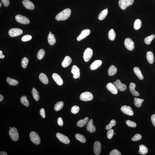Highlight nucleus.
I'll list each match as a JSON object with an SVG mask.
<instances>
[{
    "mask_svg": "<svg viewBox=\"0 0 155 155\" xmlns=\"http://www.w3.org/2000/svg\"><path fill=\"white\" fill-rule=\"evenodd\" d=\"M79 110H80V108H79L78 106L75 105L72 107L71 109V112L73 114H76L79 112Z\"/></svg>",
    "mask_w": 155,
    "mask_h": 155,
    "instance_id": "79ce46f5",
    "label": "nucleus"
},
{
    "mask_svg": "<svg viewBox=\"0 0 155 155\" xmlns=\"http://www.w3.org/2000/svg\"><path fill=\"white\" fill-rule=\"evenodd\" d=\"M121 110L124 114L129 115V116H132L134 114L132 109L129 106L126 105L123 106L121 107Z\"/></svg>",
    "mask_w": 155,
    "mask_h": 155,
    "instance_id": "9d476101",
    "label": "nucleus"
},
{
    "mask_svg": "<svg viewBox=\"0 0 155 155\" xmlns=\"http://www.w3.org/2000/svg\"><path fill=\"white\" fill-rule=\"evenodd\" d=\"M93 52L91 48H88L85 50L84 53L83 58L86 62L89 61L93 55Z\"/></svg>",
    "mask_w": 155,
    "mask_h": 155,
    "instance_id": "0eeeda50",
    "label": "nucleus"
},
{
    "mask_svg": "<svg viewBox=\"0 0 155 155\" xmlns=\"http://www.w3.org/2000/svg\"><path fill=\"white\" fill-rule=\"evenodd\" d=\"M115 134H116V133H114Z\"/></svg>",
    "mask_w": 155,
    "mask_h": 155,
    "instance_id": "0e129e2a",
    "label": "nucleus"
},
{
    "mask_svg": "<svg viewBox=\"0 0 155 155\" xmlns=\"http://www.w3.org/2000/svg\"><path fill=\"white\" fill-rule=\"evenodd\" d=\"M142 22L139 19H136L134 23V28L135 30H138L141 27Z\"/></svg>",
    "mask_w": 155,
    "mask_h": 155,
    "instance_id": "f704fd0d",
    "label": "nucleus"
},
{
    "mask_svg": "<svg viewBox=\"0 0 155 155\" xmlns=\"http://www.w3.org/2000/svg\"><path fill=\"white\" fill-rule=\"evenodd\" d=\"M30 140L33 143L36 145H38L41 142L40 138L36 133L35 131H32L30 134Z\"/></svg>",
    "mask_w": 155,
    "mask_h": 155,
    "instance_id": "20e7f679",
    "label": "nucleus"
},
{
    "mask_svg": "<svg viewBox=\"0 0 155 155\" xmlns=\"http://www.w3.org/2000/svg\"><path fill=\"white\" fill-rule=\"evenodd\" d=\"M23 30L19 28H12L9 30L8 34L10 37H14L21 35Z\"/></svg>",
    "mask_w": 155,
    "mask_h": 155,
    "instance_id": "6e6552de",
    "label": "nucleus"
},
{
    "mask_svg": "<svg viewBox=\"0 0 155 155\" xmlns=\"http://www.w3.org/2000/svg\"><path fill=\"white\" fill-rule=\"evenodd\" d=\"M6 81L10 85L15 86L17 85L19 82L18 81L8 77L6 78Z\"/></svg>",
    "mask_w": 155,
    "mask_h": 155,
    "instance_id": "c85d7f7f",
    "label": "nucleus"
},
{
    "mask_svg": "<svg viewBox=\"0 0 155 155\" xmlns=\"http://www.w3.org/2000/svg\"><path fill=\"white\" fill-rule=\"evenodd\" d=\"M28 59L26 57H24L22 60V66L23 68H26L28 63Z\"/></svg>",
    "mask_w": 155,
    "mask_h": 155,
    "instance_id": "a19ab883",
    "label": "nucleus"
},
{
    "mask_svg": "<svg viewBox=\"0 0 155 155\" xmlns=\"http://www.w3.org/2000/svg\"><path fill=\"white\" fill-rule=\"evenodd\" d=\"M112 127L109 124H108V125L106 126V129L107 130H109L111 129L112 128Z\"/></svg>",
    "mask_w": 155,
    "mask_h": 155,
    "instance_id": "5fc2aeb1",
    "label": "nucleus"
},
{
    "mask_svg": "<svg viewBox=\"0 0 155 155\" xmlns=\"http://www.w3.org/2000/svg\"><path fill=\"white\" fill-rule=\"evenodd\" d=\"M147 58L150 64H153L154 62V55L153 52L151 51L147 52Z\"/></svg>",
    "mask_w": 155,
    "mask_h": 155,
    "instance_id": "5701e85b",
    "label": "nucleus"
},
{
    "mask_svg": "<svg viewBox=\"0 0 155 155\" xmlns=\"http://www.w3.org/2000/svg\"><path fill=\"white\" fill-rule=\"evenodd\" d=\"M71 73L73 75L74 78L77 79L80 77V70L76 66L74 65L72 67Z\"/></svg>",
    "mask_w": 155,
    "mask_h": 155,
    "instance_id": "dca6fc26",
    "label": "nucleus"
},
{
    "mask_svg": "<svg viewBox=\"0 0 155 155\" xmlns=\"http://www.w3.org/2000/svg\"><path fill=\"white\" fill-rule=\"evenodd\" d=\"M5 55L3 54V52L2 51L0 50V58L3 59L4 58Z\"/></svg>",
    "mask_w": 155,
    "mask_h": 155,
    "instance_id": "6e6d98bb",
    "label": "nucleus"
},
{
    "mask_svg": "<svg viewBox=\"0 0 155 155\" xmlns=\"http://www.w3.org/2000/svg\"><path fill=\"white\" fill-rule=\"evenodd\" d=\"M40 113L43 118H46L45 113V110L44 108H41L40 111Z\"/></svg>",
    "mask_w": 155,
    "mask_h": 155,
    "instance_id": "3c124183",
    "label": "nucleus"
},
{
    "mask_svg": "<svg viewBox=\"0 0 155 155\" xmlns=\"http://www.w3.org/2000/svg\"><path fill=\"white\" fill-rule=\"evenodd\" d=\"M90 32V30L89 29H86L82 30L80 35L77 37V41H80L85 38L89 35Z\"/></svg>",
    "mask_w": 155,
    "mask_h": 155,
    "instance_id": "4468645a",
    "label": "nucleus"
},
{
    "mask_svg": "<svg viewBox=\"0 0 155 155\" xmlns=\"http://www.w3.org/2000/svg\"><path fill=\"white\" fill-rule=\"evenodd\" d=\"M134 101L135 105L138 107H140L141 106L142 103L144 101V100L142 99L135 98Z\"/></svg>",
    "mask_w": 155,
    "mask_h": 155,
    "instance_id": "58836bf2",
    "label": "nucleus"
},
{
    "mask_svg": "<svg viewBox=\"0 0 155 155\" xmlns=\"http://www.w3.org/2000/svg\"><path fill=\"white\" fill-rule=\"evenodd\" d=\"M57 123L58 125L61 127H62L63 125V122L62 118L59 117L57 119Z\"/></svg>",
    "mask_w": 155,
    "mask_h": 155,
    "instance_id": "8fccbe9b",
    "label": "nucleus"
},
{
    "mask_svg": "<svg viewBox=\"0 0 155 155\" xmlns=\"http://www.w3.org/2000/svg\"><path fill=\"white\" fill-rule=\"evenodd\" d=\"M124 45L125 47L129 51H132L134 48V42L132 40L129 38L125 39L124 41Z\"/></svg>",
    "mask_w": 155,
    "mask_h": 155,
    "instance_id": "1a4fd4ad",
    "label": "nucleus"
},
{
    "mask_svg": "<svg viewBox=\"0 0 155 155\" xmlns=\"http://www.w3.org/2000/svg\"><path fill=\"white\" fill-rule=\"evenodd\" d=\"M136 87V84L134 83L131 82L130 84L129 85L130 91L133 96L137 97L139 96V93L135 90Z\"/></svg>",
    "mask_w": 155,
    "mask_h": 155,
    "instance_id": "aec40b11",
    "label": "nucleus"
},
{
    "mask_svg": "<svg viewBox=\"0 0 155 155\" xmlns=\"http://www.w3.org/2000/svg\"><path fill=\"white\" fill-rule=\"evenodd\" d=\"M10 136L12 139L14 141H17L19 138V134L17 130L15 128L10 129L9 131Z\"/></svg>",
    "mask_w": 155,
    "mask_h": 155,
    "instance_id": "39448f33",
    "label": "nucleus"
},
{
    "mask_svg": "<svg viewBox=\"0 0 155 155\" xmlns=\"http://www.w3.org/2000/svg\"><path fill=\"white\" fill-rule=\"evenodd\" d=\"M102 62L101 60H96L91 64L90 68L92 70H95L97 69L101 65Z\"/></svg>",
    "mask_w": 155,
    "mask_h": 155,
    "instance_id": "412c9836",
    "label": "nucleus"
},
{
    "mask_svg": "<svg viewBox=\"0 0 155 155\" xmlns=\"http://www.w3.org/2000/svg\"><path fill=\"white\" fill-rule=\"evenodd\" d=\"M121 153L117 149L113 150L109 153V155H121Z\"/></svg>",
    "mask_w": 155,
    "mask_h": 155,
    "instance_id": "de8ad7c7",
    "label": "nucleus"
},
{
    "mask_svg": "<svg viewBox=\"0 0 155 155\" xmlns=\"http://www.w3.org/2000/svg\"><path fill=\"white\" fill-rule=\"evenodd\" d=\"M75 138L77 140L82 143H85L86 141L85 138L82 135L77 134L75 135Z\"/></svg>",
    "mask_w": 155,
    "mask_h": 155,
    "instance_id": "e433bc0d",
    "label": "nucleus"
},
{
    "mask_svg": "<svg viewBox=\"0 0 155 155\" xmlns=\"http://www.w3.org/2000/svg\"><path fill=\"white\" fill-rule=\"evenodd\" d=\"M108 38L110 40L113 41L115 39L116 37V33L114 30L111 29L109 30L108 32Z\"/></svg>",
    "mask_w": 155,
    "mask_h": 155,
    "instance_id": "473e14b6",
    "label": "nucleus"
},
{
    "mask_svg": "<svg viewBox=\"0 0 155 155\" xmlns=\"http://www.w3.org/2000/svg\"><path fill=\"white\" fill-rule=\"evenodd\" d=\"M21 102L26 107H28L29 105V102L27 97L26 96H23L21 97Z\"/></svg>",
    "mask_w": 155,
    "mask_h": 155,
    "instance_id": "c9c22d12",
    "label": "nucleus"
},
{
    "mask_svg": "<svg viewBox=\"0 0 155 155\" xmlns=\"http://www.w3.org/2000/svg\"><path fill=\"white\" fill-rule=\"evenodd\" d=\"M93 151L95 155H100L101 151V145L100 142L97 141L95 142L93 146Z\"/></svg>",
    "mask_w": 155,
    "mask_h": 155,
    "instance_id": "2eb2a0df",
    "label": "nucleus"
},
{
    "mask_svg": "<svg viewBox=\"0 0 155 155\" xmlns=\"http://www.w3.org/2000/svg\"><path fill=\"white\" fill-rule=\"evenodd\" d=\"M108 11L106 9L103 10L98 16V19L100 20H103L105 19L107 15Z\"/></svg>",
    "mask_w": 155,
    "mask_h": 155,
    "instance_id": "7c9ffc66",
    "label": "nucleus"
},
{
    "mask_svg": "<svg viewBox=\"0 0 155 155\" xmlns=\"http://www.w3.org/2000/svg\"><path fill=\"white\" fill-rule=\"evenodd\" d=\"M64 105V102L60 101L57 102V103L55 104L54 107V109L55 111H60L61 109L63 107Z\"/></svg>",
    "mask_w": 155,
    "mask_h": 155,
    "instance_id": "72a5a7b5",
    "label": "nucleus"
},
{
    "mask_svg": "<svg viewBox=\"0 0 155 155\" xmlns=\"http://www.w3.org/2000/svg\"><path fill=\"white\" fill-rule=\"evenodd\" d=\"M155 36L154 35H152L146 37L144 39V42L146 44L150 45L153 39H154Z\"/></svg>",
    "mask_w": 155,
    "mask_h": 155,
    "instance_id": "4c0bfd02",
    "label": "nucleus"
},
{
    "mask_svg": "<svg viewBox=\"0 0 155 155\" xmlns=\"http://www.w3.org/2000/svg\"><path fill=\"white\" fill-rule=\"evenodd\" d=\"M106 88L109 91L113 94H117L118 93V89L116 86L112 83L110 82L106 85Z\"/></svg>",
    "mask_w": 155,
    "mask_h": 155,
    "instance_id": "ddd939ff",
    "label": "nucleus"
},
{
    "mask_svg": "<svg viewBox=\"0 0 155 155\" xmlns=\"http://www.w3.org/2000/svg\"><path fill=\"white\" fill-rule=\"evenodd\" d=\"M114 134V131L113 129L109 130L107 133V136L109 139H111L112 138Z\"/></svg>",
    "mask_w": 155,
    "mask_h": 155,
    "instance_id": "49530a36",
    "label": "nucleus"
},
{
    "mask_svg": "<svg viewBox=\"0 0 155 155\" xmlns=\"http://www.w3.org/2000/svg\"><path fill=\"white\" fill-rule=\"evenodd\" d=\"M113 84L116 86L118 89L120 91L123 92L126 91L127 86L125 84L122 83L120 80H117L116 82H113Z\"/></svg>",
    "mask_w": 155,
    "mask_h": 155,
    "instance_id": "9b49d317",
    "label": "nucleus"
},
{
    "mask_svg": "<svg viewBox=\"0 0 155 155\" xmlns=\"http://www.w3.org/2000/svg\"><path fill=\"white\" fill-rule=\"evenodd\" d=\"M45 54V52L44 50L40 49L38 52L37 57L39 60H41L44 58Z\"/></svg>",
    "mask_w": 155,
    "mask_h": 155,
    "instance_id": "ea45409f",
    "label": "nucleus"
},
{
    "mask_svg": "<svg viewBox=\"0 0 155 155\" xmlns=\"http://www.w3.org/2000/svg\"><path fill=\"white\" fill-rule=\"evenodd\" d=\"M151 119L153 125L155 127V114L152 115L151 117Z\"/></svg>",
    "mask_w": 155,
    "mask_h": 155,
    "instance_id": "603ef678",
    "label": "nucleus"
},
{
    "mask_svg": "<svg viewBox=\"0 0 155 155\" xmlns=\"http://www.w3.org/2000/svg\"><path fill=\"white\" fill-rule=\"evenodd\" d=\"M2 3L5 7L8 6L10 4L9 0H1Z\"/></svg>",
    "mask_w": 155,
    "mask_h": 155,
    "instance_id": "09e8293b",
    "label": "nucleus"
},
{
    "mask_svg": "<svg viewBox=\"0 0 155 155\" xmlns=\"http://www.w3.org/2000/svg\"><path fill=\"white\" fill-rule=\"evenodd\" d=\"M40 80L43 83L45 84H47L48 83L49 80L47 76L44 73H41L39 76Z\"/></svg>",
    "mask_w": 155,
    "mask_h": 155,
    "instance_id": "a878e982",
    "label": "nucleus"
},
{
    "mask_svg": "<svg viewBox=\"0 0 155 155\" xmlns=\"http://www.w3.org/2000/svg\"><path fill=\"white\" fill-rule=\"evenodd\" d=\"M15 19L17 22L22 24L27 25L30 23L29 20L27 18L20 14L16 15Z\"/></svg>",
    "mask_w": 155,
    "mask_h": 155,
    "instance_id": "423d86ee",
    "label": "nucleus"
},
{
    "mask_svg": "<svg viewBox=\"0 0 155 155\" xmlns=\"http://www.w3.org/2000/svg\"><path fill=\"white\" fill-rule=\"evenodd\" d=\"M9 128H10V129L11 128L10 127H9Z\"/></svg>",
    "mask_w": 155,
    "mask_h": 155,
    "instance_id": "680f3d73",
    "label": "nucleus"
},
{
    "mask_svg": "<svg viewBox=\"0 0 155 155\" xmlns=\"http://www.w3.org/2000/svg\"><path fill=\"white\" fill-rule=\"evenodd\" d=\"M106 9L107 10H108V8H106Z\"/></svg>",
    "mask_w": 155,
    "mask_h": 155,
    "instance_id": "052dcab7",
    "label": "nucleus"
},
{
    "mask_svg": "<svg viewBox=\"0 0 155 155\" xmlns=\"http://www.w3.org/2000/svg\"><path fill=\"white\" fill-rule=\"evenodd\" d=\"M116 120H111L109 124L112 127H113L116 126Z\"/></svg>",
    "mask_w": 155,
    "mask_h": 155,
    "instance_id": "864d4df0",
    "label": "nucleus"
},
{
    "mask_svg": "<svg viewBox=\"0 0 155 155\" xmlns=\"http://www.w3.org/2000/svg\"><path fill=\"white\" fill-rule=\"evenodd\" d=\"M93 95L92 94L89 92H85L81 94L80 99L83 101H89L93 100Z\"/></svg>",
    "mask_w": 155,
    "mask_h": 155,
    "instance_id": "7ed1b4c3",
    "label": "nucleus"
},
{
    "mask_svg": "<svg viewBox=\"0 0 155 155\" xmlns=\"http://www.w3.org/2000/svg\"><path fill=\"white\" fill-rule=\"evenodd\" d=\"M48 41L49 44L51 46L55 44L56 40L53 34L50 33L48 37Z\"/></svg>",
    "mask_w": 155,
    "mask_h": 155,
    "instance_id": "393cba45",
    "label": "nucleus"
},
{
    "mask_svg": "<svg viewBox=\"0 0 155 155\" xmlns=\"http://www.w3.org/2000/svg\"><path fill=\"white\" fill-rule=\"evenodd\" d=\"M0 155H7V153L5 152H3V151H1V152L0 153Z\"/></svg>",
    "mask_w": 155,
    "mask_h": 155,
    "instance_id": "4d7b16f0",
    "label": "nucleus"
},
{
    "mask_svg": "<svg viewBox=\"0 0 155 155\" xmlns=\"http://www.w3.org/2000/svg\"><path fill=\"white\" fill-rule=\"evenodd\" d=\"M133 71L136 76L140 80H142L144 78L143 75H142L141 72L139 69V68L138 67H134L133 68Z\"/></svg>",
    "mask_w": 155,
    "mask_h": 155,
    "instance_id": "bb28decb",
    "label": "nucleus"
},
{
    "mask_svg": "<svg viewBox=\"0 0 155 155\" xmlns=\"http://www.w3.org/2000/svg\"><path fill=\"white\" fill-rule=\"evenodd\" d=\"M71 10L70 8L65 9L56 16L55 19L57 21H65L69 18L71 15Z\"/></svg>",
    "mask_w": 155,
    "mask_h": 155,
    "instance_id": "f257e3e1",
    "label": "nucleus"
},
{
    "mask_svg": "<svg viewBox=\"0 0 155 155\" xmlns=\"http://www.w3.org/2000/svg\"><path fill=\"white\" fill-rule=\"evenodd\" d=\"M148 152V149L147 147L144 145L140 146L139 150L138 152L140 154L145 155Z\"/></svg>",
    "mask_w": 155,
    "mask_h": 155,
    "instance_id": "c756f323",
    "label": "nucleus"
},
{
    "mask_svg": "<svg viewBox=\"0 0 155 155\" xmlns=\"http://www.w3.org/2000/svg\"><path fill=\"white\" fill-rule=\"evenodd\" d=\"M22 3L23 6L26 8L30 10H33L35 8L33 3L29 0H24Z\"/></svg>",
    "mask_w": 155,
    "mask_h": 155,
    "instance_id": "f3484780",
    "label": "nucleus"
},
{
    "mask_svg": "<svg viewBox=\"0 0 155 155\" xmlns=\"http://www.w3.org/2000/svg\"><path fill=\"white\" fill-rule=\"evenodd\" d=\"M32 38L31 36L30 35H26L22 38V40L24 42H26V41H30Z\"/></svg>",
    "mask_w": 155,
    "mask_h": 155,
    "instance_id": "a18cd8bd",
    "label": "nucleus"
},
{
    "mask_svg": "<svg viewBox=\"0 0 155 155\" xmlns=\"http://www.w3.org/2000/svg\"><path fill=\"white\" fill-rule=\"evenodd\" d=\"M50 33H51V32H50Z\"/></svg>",
    "mask_w": 155,
    "mask_h": 155,
    "instance_id": "e2e57ef3",
    "label": "nucleus"
},
{
    "mask_svg": "<svg viewBox=\"0 0 155 155\" xmlns=\"http://www.w3.org/2000/svg\"><path fill=\"white\" fill-rule=\"evenodd\" d=\"M52 78L53 80L56 83L59 85H62L63 83L62 79L60 76L58 74L54 73L52 75Z\"/></svg>",
    "mask_w": 155,
    "mask_h": 155,
    "instance_id": "6ab92c4d",
    "label": "nucleus"
},
{
    "mask_svg": "<svg viewBox=\"0 0 155 155\" xmlns=\"http://www.w3.org/2000/svg\"><path fill=\"white\" fill-rule=\"evenodd\" d=\"M32 93L33 98L36 101H38L39 99V92L35 88H33L32 89Z\"/></svg>",
    "mask_w": 155,
    "mask_h": 155,
    "instance_id": "2f4dec72",
    "label": "nucleus"
},
{
    "mask_svg": "<svg viewBox=\"0 0 155 155\" xmlns=\"http://www.w3.org/2000/svg\"><path fill=\"white\" fill-rule=\"evenodd\" d=\"M1 2H0V7H1Z\"/></svg>",
    "mask_w": 155,
    "mask_h": 155,
    "instance_id": "bf43d9fd",
    "label": "nucleus"
},
{
    "mask_svg": "<svg viewBox=\"0 0 155 155\" xmlns=\"http://www.w3.org/2000/svg\"><path fill=\"white\" fill-rule=\"evenodd\" d=\"M117 71V68L114 66L112 65L110 66L108 70V74L110 76H113L116 74Z\"/></svg>",
    "mask_w": 155,
    "mask_h": 155,
    "instance_id": "cd10ccee",
    "label": "nucleus"
},
{
    "mask_svg": "<svg viewBox=\"0 0 155 155\" xmlns=\"http://www.w3.org/2000/svg\"><path fill=\"white\" fill-rule=\"evenodd\" d=\"M72 61V59L71 57L69 56H66L62 63V66L64 68L67 67L71 64Z\"/></svg>",
    "mask_w": 155,
    "mask_h": 155,
    "instance_id": "4be33fe9",
    "label": "nucleus"
},
{
    "mask_svg": "<svg viewBox=\"0 0 155 155\" xmlns=\"http://www.w3.org/2000/svg\"><path fill=\"white\" fill-rule=\"evenodd\" d=\"M86 129L89 132L93 133L96 131V128L93 124V120L91 119L88 122L86 128Z\"/></svg>",
    "mask_w": 155,
    "mask_h": 155,
    "instance_id": "a211bd4d",
    "label": "nucleus"
},
{
    "mask_svg": "<svg viewBox=\"0 0 155 155\" xmlns=\"http://www.w3.org/2000/svg\"><path fill=\"white\" fill-rule=\"evenodd\" d=\"M89 118L86 117L83 120H79L77 123V126L79 127H82L85 126L89 121Z\"/></svg>",
    "mask_w": 155,
    "mask_h": 155,
    "instance_id": "b1692460",
    "label": "nucleus"
},
{
    "mask_svg": "<svg viewBox=\"0 0 155 155\" xmlns=\"http://www.w3.org/2000/svg\"><path fill=\"white\" fill-rule=\"evenodd\" d=\"M126 124L129 127H131L135 128L136 127V124L135 122L131 120H128L126 122Z\"/></svg>",
    "mask_w": 155,
    "mask_h": 155,
    "instance_id": "c03bdc74",
    "label": "nucleus"
},
{
    "mask_svg": "<svg viewBox=\"0 0 155 155\" xmlns=\"http://www.w3.org/2000/svg\"><path fill=\"white\" fill-rule=\"evenodd\" d=\"M134 0H119V5L122 10H125L128 7L132 5L134 2Z\"/></svg>",
    "mask_w": 155,
    "mask_h": 155,
    "instance_id": "f03ea898",
    "label": "nucleus"
},
{
    "mask_svg": "<svg viewBox=\"0 0 155 155\" xmlns=\"http://www.w3.org/2000/svg\"><path fill=\"white\" fill-rule=\"evenodd\" d=\"M142 138L141 135L137 134L135 135L134 136L131 138V140L133 141H137L141 140Z\"/></svg>",
    "mask_w": 155,
    "mask_h": 155,
    "instance_id": "37998d69",
    "label": "nucleus"
},
{
    "mask_svg": "<svg viewBox=\"0 0 155 155\" xmlns=\"http://www.w3.org/2000/svg\"><path fill=\"white\" fill-rule=\"evenodd\" d=\"M3 100V97L2 95H0V102H1Z\"/></svg>",
    "mask_w": 155,
    "mask_h": 155,
    "instance_id": "13d9d810",
    "label": "nucleus"
},
{
    "mask_svg": "<svg viewBox=\"0 0 155 155\" xmlns=\"http://www.w3.org/2000/svg\"><path fill=\"white\" fill-rule=\"evenodd\" d=\"M56 136L59 141L62 143L66 144L70 143V140L68 137L60 133H57L56 134Z\"/></svg>",
    "mask_w": 155,
    "mask_h": 155,
    "instance_id": "f8f14e48",
    "label": "nucleus"
}]
</instances>
